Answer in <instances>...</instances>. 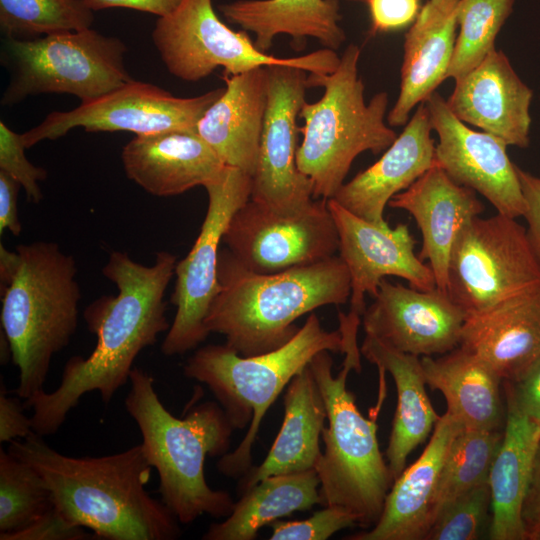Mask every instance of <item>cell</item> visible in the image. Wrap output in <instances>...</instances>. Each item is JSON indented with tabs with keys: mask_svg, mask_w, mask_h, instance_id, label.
<instances>
[{
	"mask_svg": "<svg viewBox=\"0 0 540 540\" xmlns=\"http://www.w3.org/2000/svg\"><path fill=\"white\" fill-rule=\"evenodd\" d=\"M176 264V256L167 251L156 253L151 266L126 252L109 255L102 273L118 294L102 296L85 309L88 329L97 338L91 354L68 359L54 391L43 390L24 401L33 409L35 433L42 437L56 433L83 395L97 391L108 404L127 384L136 357L170 328L164 296Z\"/></svg>",
	"mask_w": 540,
	"mask_h": 540,
	"instance_id": "1",
	"label": "cell"
},
{
	"mask_svg": "<svg viewBox=\"0 0 540 540\" xmlns=\"http://www.w3.org/2000/svg\"><path fill=\"white\" fill-rule=\"evenodd\" d=\"M8 451L41 475L58 512L96 538L174 540L182 534L177 518L145 489L153 467L141 444L112 455L72 457L33 433L11 441Z\"/></svg>",
	"mask_w": 540,
	"mask_h": 540,
	"instance_id": "2",
	"label": "cell"
},
{
	"mask_svg": "<svg viewBox=\"0 0 540 540\" xmlns=\"http://www.w3.org/2000/svg\"><path fill=\"white\" fill-rule=\"evenodd\" d=\"M220 290L204 320L210 333L241 356L273 351L298 332L295 321L325 305L345 304L351 295L348 269L338 255L278 273H256L222 249Z\"/></svg>",
	"mask_w": 540,
	"mask_h": 540,
	"instance_id": "3",
	"label": "cell"
},
{
	"mask_svg": "<svg viewBox=\"0 0 540 540\" xmlns=\"http://www.w3.org/2000/svg\"><path fill=\"white\" fill-rule=\"evenodd\" d=\"M77 264L54 242L0 245L1 331L19 370L16 393L27 401L43 391L55 354L78 326Z\"/></svg>",
	"mask_w": 540,
	"mask_h": 540,
	"instance_id": "4",
	"label": "cell"
},
{
	"mask_svg": "<svg viewBox=\"0 0 540 540\" xmlns=\"http://www.w3.org/2000/svg\"><path fill=\"white\" fill-rule=\"evenodd\" d=\"M129 381L124 405L140 430L150 465L158 472L162 502L182 524L203 514L230 515L233 498L212 489L204 471L207 456L221 457L230 449L234 428L220 404L204 401L178 418L162 404L152 375L133 367Z\"/></svg>",
	"mask_w": 540,
	"mask_h": 540,
	"instance_id": "5",
	"label": "cell"
},
{
	"mask_svg": "<svg viewBox=\"0 0 540 540\" xmlns=\"http://www.w3.org/2000/svg\"><path fill=\"white\" fill-rule=\"evenodd\" d=\"M344 349L340 329L326 331L311 313L290 341L270 352L241 356L226 344L196 350L183 366L185 377L211 390L234 429L249 425L237 448L220 457L218 471L231 478L247 474L260 424L278 395L316 354Z\"/></svg>",
	"mask_w": 540,
	"mask_h": 540,
	"instance_id": "6",
	"label": "cell"
},
{
	"mask_svg": "<svg viewBox=\"0 0 540 540\" xmlns=\"http://www.w3.org/2000/svg\"><path fill=\"white\" fill-rule=\"evenodd\" d=\"M359 325L344 321L340 331L345 359L337 375L332 372L329 351L316 354L309 365L322 392L328 426L322 432L325 450L315 470L320 479L322 505L343 507L358 517V525L370 528L379 520L394 478L379 449L375 419L359 411L347 389L351 370L360 372Z\"/></svg>",
	"mask_w": 540,
	"mask_h": 540,
	"instance_id": "7",
	"label": "cell"
},
{
	"mask_svg": "<svg viewBox=\"0 0 540 540\" xmlns=\"http://www.w3.org/2000/svg\"><path fill=\"white\" fill-rule=\"evenodd\" d=\"M360 48L350 44L332 73H308L309 87H322V97L304 102L299 117L303 139L298 146V169L313 183L314 199H331L355 158L366 151L377 155L397 138L385 123L388 94L379 92L368 103L358 74Z\"/></svg>",
	"mask_w": 540,
	"mask_h": 540,
	"instance_id": "8",
	"label": "cell"
},
{
	"mask_svg": "<svg viewBox=\"0 0 540 540\" xmlns=\"http://www.w3.org/2000/svg\"><path fill=\"white\" fill-rule=\"evenodd\" d=\"M119 38L91 28L29 40L5 38L2 60L10 72L1 98L15 105L40 94H70L91 101L133 80Z\"/></svg>",
	"mask_w": 540,
	"mask_h": 540,
	"instance_id": "9",
	"label": "cell"
},
{
	"mask_svg": "<svg viewBox=\"0 0 540 540\" xmlns=\"http://www.w3.org/2000/svg\"><path fill=\"white\" fill-rule=\"evenodd\" d=\"M152 40L174 77L197 82L217 68L234 75L271 65L299 67L308 73H332L340 62L334 50L320 49L297 57H276L259 50L246 32L229 28L212 0H182L171 14L158 17Z\"/></svg>",
	"mask_w": 540,
	"mask_h": 540,
	"instance_id": "10",
	"label": "cell"
},
{
	"mask_svg": "<svg viewBox=\"0 0 540 540\" xmlns=\"http://www.w3.org/2000/svg\"><path fill=\"white\" fill-rule=\"evenodd\" d=\"M540 286V263L526 228L497 213L477 216L453 245L446 292L469 315Z\"/></svg>",
	"mask_w": 540,
	"mask_h": 540,
	"instance_id": "11",
	"label": "cell"
},
{
	"mask_svg": "<svg viewBox=\"0 0 540 540\" xmlns=\"http://www.w3.org/2000/svg\"><path fill=\"white\" fill-rule=\"evenodd\" d=\"M208 208L191 250L175 267L176 282L170 302L176 314L162 342L166 356L181 355L203 342L209 332L204 320L220 290L218 261L220 243L236 213L251 196L252 177L226 166L222 174L204 186Z\"/></svg>",
	"mask_w": 540,
	"mask_h": 540,
	"instance_id": "12",
	"label": "cell"
},
{
	"mask_svg": "<svg viewBox=\"0 0 540 540\" xmlns=\"http://www.w3.org/2000/svg\"><path fill=\"white\" fill-rule=\"evenodd\" d=\"M225 87L195 97H177L151 83L131 80L69 111H54L22 133L25 147L56 140L74 128L86 132H132L135 135L174 130H197L206 110Z\"/></svg>",
	"mask_w": 540,
	"mask_h": 540,
	"instance_id": "13",
	"label": "cell"
},
{
	"mask_svg": "<svg viewBox=\"0 0 540 540\" xmlns=\"http://www.w3.org/2000/svg\"><path fill=\"white\" fill-rule=\"evenodd\" d=\"M223 241L249 270L271 274L326 260L339 250L327 199L283 214L249 199L232 217Z\"/></svg>",
	"mask_w": 540,
	"mask_h": 540,
	"instance_id": "14",
	"label": "cell"
},
{
	"mask_svg": "<svg viewBox=\"0 0 540 540\" xmlns=\"http://www.w3.org/2000/svg\"><path fill=\"white\" fill-rule=\"evenodd\" d=\"M267 105L250 199L290 214L314 200L313 183L297 167V118L304 104L308 72L289 65L267 66Z\"/></svg>",
	"mask_w": 540,
	"mask_h": 540,
	"instance_id": "15",
	"label": "cell"
},
{
	"mask_svg": "<svg viewBox=\"0 0 540 540\" xmlns=\"http://www.w3.org/2000/svg\"><path fill=\"white\" fill-rule=\"evenodd\" d=\"M430 124L438 136L435 162L457 184L479 193L497 213L523 217L525 199L516 165L500 138L471 129L450 110L446 99L433 92L425 101Z\"/></svg>",
	"mask_w": 540,
	"mask_h": 540,
	"instance_id": "16",
	"label": "cell"
},
{
	"mask_svg": "<svg viewBox=\"0 0 540 540\" xmlns=\"http://www.w3.org/2000/svg\"><path fill=\"white\" fill-rule=\"evenodd\" d=\"M327 205L338 232L339 256L351 279L349 312L362 316L365 295L374 297L387 276L405 279L422 291L437 288L432 269L415 254L416 241L408 225L384 229L351 213L333 198Z\"/></svg>",
	"mask_w": 540,
	"mask_h": 540,
	"instance_id": "17",
	"label": "cell"
},
{
	"mask_svg": "<svg viewBox=\"0 0 540 540\" xmlns=\"http://www.w3.org/2000/svg\"><path fill=\"white\" fill-rule=\"evenodd\" d=\"M466 317L447 292L422 291L383 279L362 324L365 333L387 345L423 357L458 347Z\"/></svg>",
	"mask_w": 540,
	"mask_h": 540,
	"instance_id": "18",
	"label": "cell"
},
{
	"mask_svg": "<svg viewBox=\"0 0 540 540\" xmlns=\"http://www.w3.org/2000/svg\"><path fill=\"white\" fill-rule=\"evenodd\" d=\"M532 89L519 77L506 54L496 48L471 71L455 80L446 100L458 119L490 133L508 146L530 144Z\"/></svg>",
	"mask_w": 540,
	"mask_h": 540,
	"instance_id": "19",
	"label": "cell"
},
{
	"mask_svg": "<svg viewBox=\"0 0 540 540\" xmlns=\"http://www.w3.org/2000/svg\"><path fill=\"white\" fill-rule=\"evenodd\" d=\"M431 131L428 109L422 102L381 158L345 182L333 199L356 216L390 228L384 218L389 201L436 163Z\"/></svg>",
	"mask_w": 540,
	"mask_h": 540,
	"instance_id": "20",
	"label": "cell"
},
{
	"mask_svg": "<svg viewBox=\"0 0 540 540\" xmlns=\"http://www.w3.org/2000/svg\"><path fill=\"white\" fill-rule=\"evenodd\" d=\"M388 205L415 219L422 235L418 257L432 269L436 287L446 292L449 259L457 236L485 208L477 193L454 182L435 163Z\"/></svg>",
	"mask_w": 540,
	"mask_h": 540,
	"instance_id": "21",
	"label": "cell"
},
{
	"mask_svg": "<svg viewBox=\"0 0 540 540\" xmlns=\"http://www.w3.org/2000/svg\"><path fill=\"white\" fill-rule=\"evenodd\" d=\"M121 160L126 176L158 197L204 187L226 167L197 130L136 135L123 147Z\"/></svg>",
	"mask_w": 540,
	"mask_h": 540,
	"instance_id": "22",
	"label": "cell"
},
{
	"mask_svg": "<svg viewBox=\"0 0 540 540\" xmlns=\"http://www.w3.org/2000/svg\"><path fill=\"white\" fill-rule=\"evenodd\" d=\"M461 427L449 413L440 416L420 457L394 480L377 523L344 539L424 540L440 473Z\"/></svg>",
	"mask_w": 540,
	"mask_h": 540,
	"instance_id": "23",
	"label": "cell"
},
{
	"mask_svg": "<svg viewBox=\"0 0 540 540\" xmlns=\"http://www.w3.org/2000/svg\"><path fill=\"white\" fill-rule=\"evenodd\" d=\"M460 345L502 381H515L540 359V286L466 317Z\"/></svg>",
	"mask_w": 540,
	"mask_h": 540,
	"instance_id": "24",
	"label": "cell"
},
{
	"mask_svg": "<svg viewBox=\"0 0 540 540\" xmlns=\"http://www.w3.org/2000/svg\"><path fill=\"white\" fill-rule=\"evenodd\" d=\"M225 89L197 124L198 134L226 166L253 176L267 105V66L223 75Z\"/></svg>",
	"mask_w": 540,
	"mask_h": 540,
	"instance_id": "25",
	"label": "cell"
},
{
	"mask_svg": "<svg viewBox=\"0 0 540 540\" xmlns=\"http://www.w3.org/2000/svg\"><path fill=\"white\" fill-rule=\"evenodd\" d=\"M459 0H427L404 38L398 98L387 115L389 126H402L413 108L425 102L445 80L456 44Z\"/></svg>",
	"mask_w": 540,
	"mask_h": 540,
	"instance_id": "26",
	"label": "cell"
},
{
	"mask_svg": "<svg viewBox=\"0 0 540 540\" xmlns=\"http://www.w3.org/2000/svg\"><path fill=\"white\" fill-rule=\"evenodd\" d=\"M281 428L264 461L240 478L243 494L262 479L315 469L327 411L320 387L308 364L287 385Z\"/></svg>",
	"mask_w": 540,
	"mask_h": 540,
	"instance_id": "27",
	"label": "cell"
},
{
	"mask_svg": "<svg viewBox=\"0 0 540 540\" xmlns=\"http://www.w3.org/2000/svg\"><path fill=\"white\" fill-rule=\"evenodd\" d=\"M421 365L426 385L443 394L446 412L462 427L504 429L503 381L479 355L459 345L439 358L421 357Z\"/></svg>",
	"mask_w": 540,
	"mask_h": 540,
	"instance_id": "28",
	"label": "cell"
},
{
	"mask_svg": "<svg viewBox=\"0 0 540 540\" xmlns=\"http://www.w3.org/2000/svg\"><path fill=\"white\" fill-rule=\"evenodd\" d=\"M218 9L229 23L254 33V44L263 52L281 34L290 36L292 46L298 49L307 38L334 51L346 40L339 25V0H237Z\"/></svg>",
	"mask_w": 540,
	"mask_h": 540,
	"instance_id": "29",
	"label": "cell"
},
{
	"mask_svg": "<svg viewBox=\"0 0 540 540\" xmlns=\"http://www.w3.org/2000/svg\"><path fill=\"white\" fill-rule=\"evenodd\" d=\"M361 354L380 372H389L397 393V406L386 449L394 480L403 472L409 454L426 440L440 416L426 393L421 358L401 352L365 333Z\"/></svg>",
	"mask_w": 540,
	"mask_h": 540,
	"instance_id": "30",
	"label": "cell"
},
{
	"mask_svg": "<svg viewBox=\"0 0 540 540\" xmlns=\"http://www.w3.org/2000/svg\"><path fill=\"white\" fill-rule=\"evenodd\" d=\"M503 438L493 461L488 484L491 492V540H527L522 506L534 455L540 441V425L505 399Z\"/></svg>",
	"mask_w": 540,
	"mask_h": 540,
	"instance_id": "31",
	"label": "cell"
},
{
	"mask_svg": "<svg viewBox=\"0 0 540 540\" xmlns=\"http://www.w3.org/2000/svg\"><path fill=\"white\" fill-rule=\"evenodd\" d=\"M322 505L315 469L266 477L241 494L230 515L212 523L204 540H253L260 528L297 511Z\"/></svg>",
	"mask_w": 540,
	"mask_h": 540,
	"instance_id": "32",
	"label": "cell"
},
{
	"mask_svg": "<svg viewBox=\"0 0 540 540\" xmlns=\"http://www.w3.org/2000/svg\"><path fill=\"white\" fill-rule=\"evenodd\" d=\"M504 430V429H503ZM503 430L487 431L461 427L453 438L436 488L431 525L439 512L469 490L488 483Z\"/></svg>",
	"mask_w": 540,
	"mask_h": 540,
	"instance_id": "33",
	"label": "cell"
},
{
	"mask_svg": "<svg viewBox=\"0 0 540 540\" xmlns=\"http://www.w3.org/2000/svg\"><path fill=\"white\" fill-rule=\"evenodd\" d=\"M94 11L83 0H0L5 38L29 40L91 28Z\"/></svg>",
	"mask_w": 540,
	"mask_h": 540,
	"instance_id": "34",
	"label": "cell"
},
{
	"mask_svg": "<svg viewBox=\"0 0 540 540\" xmlns=\"http://www.w3.org/2000/svg\"><path fill=\"white\" fill-rule=\"evenodd\" d=\"M54 507L41 475L0 449V538L18 532Z\"/></svg>",
	"mask_w": 540,
	"mask_h": 540,
	"instance_id": "35",
	"label": "cell"
},
{
	"mask_svg": "<svg viewBox=\"0 0 540 540\" xmlns=\"http://www.w3.org/2000/svg\"><path fill=\"white\" fill-rule=\"evenodd\" d=\"M515 0H459L454 55L446 78L454 80L475 68L495 49V40L513 11Z\"/></svg>",
	"mask_w": 540,
	"mask_h": 540,
	"instance_id": "36",
	"label": "cell"
},
{
	"mask_svg": "<svg viewBox=\"0 0 540 540\" xmlns=\"http://www.w3.org/2000/svg\"><path fill=\"white\" fill-rule=\"evenodd\" d=\"M491 507L488 483L460 495L446 505L430 526L424 540H476Z\"/></svg>",
	"mask_w": 540,
	"mask_h": 540,
	"instance_id": "37",
	"label": "cell"
},
{
	"mask_svg": "<svg viewBox=\"0 0 540 540\" xmlns=\"http://www.w3.org/2000/svg\"><path fill=\"white\" fill-rule=\"evenodd\" d=\"M358 517L349 510L325 505L307 519L276 520L270 524L271 540H326L336 532L358 525Z\"/></svg>",
	"mask_w": 540,
	"mask_h": 540,
	"instance_id": "38",
	"label": "cell"
},
{
	"mask_svg": "<svg viewBox=\"0 0 540 540\" xmlns=\"http://www.w3.org/2000/svg\"><path fill=\"white\" fill-rule=\"evenodd\" d=\"M22 134L0 122V171L14 178L24 189L27 200L39 203L43 194L39 182L47 177V171L32 164L25 156Z\"/></svg>",
	"mask_w": 540,
	"mask_h": 540,
	"instance_id": "39",
	"label": "cell"
},
{
	"mask_svg": "<svg viewBox=\"0 0 540 540\" xmlns=\"http://www.w3.org/2000/svg\"><path fill=\"white\" fill-rule=\"evenodd\" d=\"M91 535L84 527L66 519L55 507L26 528L3 536L1 540H84Z\"/></svg>",
	"mask_w": 540,
	"mask_h": 540,
	"instance_id": "40",
	"label": "cell"
},
{
	"mask_svg": "<svg viewBox=\"0 0 540 540\" xmlns=\"http://www.w3.org/2000/svg\"><path fill=\"white\" fill-rule=\"evenodd\" d=\"M371 18V29L388 32L412 24L420 11L419 0H366Z\"/></svg>",
	"mask_w": 540,
	"mask_h": 540,
	"instance_id": "41",
	"label": "cell"
},
{
	"mask_svg": "<svg viewBox=\"0 0 540 540\" xmlns=\"http://www.w3.org/2000/svg\"><path fill=\"white\" fill-rule=\"evenodd\" d=\"M505 399L540 425V359L515 381H503Z\"/></svg>",
	"mask_w": 540,
	"mask_h": 540,
	"instance_id": "42",
	"label": "cell"
},
{
	"mask_svg": "<svg viewBox=\"0 0 540 540\" xmlns=\"http://www.w3.org/2000/svg\"><path fill=\"white\" fill-rule=\"evenodd\" d=\"M525 199L526 234L531 248L540 263V176L516 166Z\"/></svg>",
	"mask_w": 540,
	"mask_h": 540,
	"instance_id": "43",
	"label": "cell"
},
{
	"mask_svg": "<svg viewBox=\"0 0 540 540\" xmlns=\"http://www.w3.org/2000/svg\"><path fill=\"white\" fill-rule=\"evenodd\" d=\"M21 400L8 396L3 383L0 390V442H11L32 435L31 417L24 414Z\"/></svg>",
	"mask_w": 540,
	"mask_h": 540,
	"instance_id": "44",
	"label": "cell"
},
{
	"mask_svg": "<svg viewBox=\"0 0 540 540\" xmlns=\"http://www.w3.org/2000/svg\"><path fill=\"white\" fill-rule=\"evenodd\" d=\"M522 521L527 540H533L540 532V441L534 455L530 480L522 506Z\"/></svg>",
	"mask_w": 540,
	"mask_h": 540,
	"instance_id": "45",
	"label": "cell"
},
{
	"mask_svg": "<svg viewBox=\"0 0 540 540\" xmlns=\"http://www.w3.org/2000/svg\"><path fill=\"white\" fill-rule=\"evenodd\" d=\"M21 185L7 173L0 171V233L9 230L14 236L22 232L18 217L17 198Z\"/></svg>",
	"mask_w": 540,
	"mask_h": 540,
	"instance_id": "46",
	"label": "cell"
},
{
	"mask_svg": "<svg viewBox=\"0 0 540 540\" xmlns=\"http://www.w3.org/2000/svg\"><path fill=\"white\" fill-rule=\"evenodd\" d=\"M95 11L108 8H128L164 17L174 12L182 0H83Z\"/></svg>",
	"mask_w": 540,
	"mask_h": 540,
	"instance_id": "47",
	"label": "cell"
},
{
	"mask_svg": "<svg viewBox=\"0 0 540 540\" xmlns=\"http://www.w3.org/2000/svg\"><path fill=\"white\" fill-rule=\"evenodd\" d=\"M533 540H540V532L533 538Z\"/></svg>",
	"mask_w": 540,
	"mask_h": 540,
	"instance_id": "48",
	"label": "cell"
}]
</instances>
